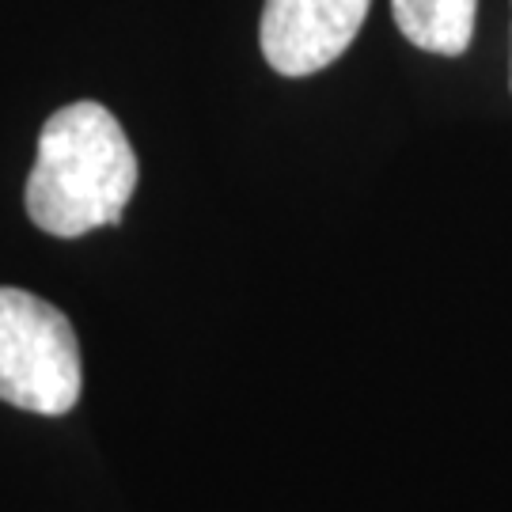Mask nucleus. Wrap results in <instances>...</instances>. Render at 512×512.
Returning a JSON list of instances; mask_svg holds the SVG:
<instances>
[{
    "label": "nucleus",
    "mask_w": 512,
    "mask_h": 512,
    "mask_svg": "<svg viewBox=\"0 0 512 512\" xmlns=\"http://www.w3.org/2000/svg\"><path fill=\"white\" fill-rule=\"evenodd\" d=\"M137 186L126 129L103 103H69L46 118L27 179V213L42 232L76 239L122 220Z\"/></svg>",
    "instance_id": "nucleus-1"
},
{
    "label": "nucleus",
    "mask_w": 512,
    "mask_h": 512,
    "mask_svg": "<svg viewBox=\"0 0 512 512\" xmlns=\"http://www.w3.org/2000/svg\"><path fill=\"white\" fill-rule=\"evenodd\" d=\"M73 323L23 289H0V403L31 414H69L80 399Z\"/></svg>",
    "instance_id": "nucleus-2"
},
{
    "label": "nucleus",
    "mask_w": 512,
    "mask_h": 512,
    "mask_svg": "<svg viewBox=\"0 0 512 512\" xmlns=\"http://www.w3.org/2000/svg\"><path fill=\"white\" fill-rule=\"evenodd\" d=\"M372 0H266L262 57L281 76H311L353 46Z\"/></svg>",
    "instance_id": "nucleus-3"
},
{
    "label": "nucleus",
    "mask_w": 512,
    "mask_h": 512,
    "mask_svg": "<svg viewBox=\"0 0 512 512\" xmlns=\"http://www.w3.org/2000/svg\"><path fill=\"white\" fill-rule=\"evenodd\" d=\"M395 23L410 46L425 54H467L475 35L478 0H391Z\"/></svg>",
    "instance_id": "nucleus-4"
}]
</instances>
